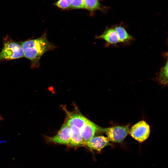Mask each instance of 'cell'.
I'll return each mask as SVG.
<instances>
[{
  "mask_svg": "<svg viewBox=\"0 0 168 168\" xmlns=\"http://www.w3.org/2000/svg\"><path fill=\"white\" fill-rule=\"evenodd\" d=\"M3 46L0 53V61H10L24 57L20 42L13 41L8 35L3 39Z\"/></svg>",
  "mask_w": 168,
  "mask_h": 168,
  "instance_id": "cell-2",
  "label": "cell"
},
{
  "mask_svg": "<svg viewBox=\"0 0 168 168\" xmlns=\"http://www.w3.org/2000/svg\"><path fill=\"white\" fill-rule=\"evenodd\" d=\"M96 39H101L105 42V46L108 47L110 45L117 46L119 43L118 34L113 26L107 27L103 32L100 35L95 36Z\"/></svg>",
  "mask_w": 168,
  "mask_h": 168,
  "instance_id": "cell-6",
  "label": "cell"
},
{
  "mask_svg": "<svg viewBox=\"0 0 168 168\" xmlns=\"http://www.w3.org/2000/svg\"><path fill=\"white\" fill-rule=\"evenodd\" d=\"M2 118V117H1V115H0V120H1Z\"/></svg>",
  "mask_w": 168,
  "mask_h": 168,
  "instance_id": "cell-16",
  "label": "cell"
},
{
  "mask_svg": "<svg viewBox=\"0 0 168 168\" xmlns=\"http://www.w3.org/2000/svg\"><path fill=\"white\" fill-rule=\"evenodd\" d=\"M150 132L149 126L144 120L140 121L134 125L129 131L130 135L140 142L146 140L149 137Z\"/></svg>",
  "mask_w": 168,
  "mask_h": 168,
  "instance_id": "cell-4",
  "label": "cell"
},
{
  "mask_svg": "<svg viewBox=\"0 0 168 168\" xmlns=\"http://www.w3.org/2000/svg\"><path fill=\"white\" fill-rule=\"evenodd\" d=\"M53 5L62 10H72L70 0H58Z\"/></svg>",
  "mask_w": 168,
  "mask_h": 168,
  "instance_id": "cell-14",
  "label": "cell"
},
{
  "mask_svg": "<svg viewBox=\"0 0 168 168\" xmlns=\"http://www.w3.org/2000/svg\"><path fill=\"white\" fill-rule=\"evenodd\" d=\"M110 145L108 138L102 136L94 137L85 142V145L91 149L98 151H100L105 147Z\"/></svg>",
  "mask_w": 168,
  "mask_h": 168,
  "instance_id": "cell-8",
  "label": "cell"
},
{
  "mask_svg": "<svg viewBox=\"0 0 168 168\" xmlns=\"http://www.w3.org/2000/svg\"><path fill=\"white\" fill-rule=\"evenodd\" d=\"M20 43L24 57L31 61L30 68L32 69L38 68L43 55L47 52L53 50L56 48L54 44L49 41L46 31L39 38L28 39Z\"/></svg>",
  "mask_w": 168,
  "mask_h": 168,
  "instance_id": "cell-1",
  "label": "cell"
},
{
  "mask_svg": "<svg viewBox=\"0 0 168 168\" xmlns=\"http://www.w3.org/2000/svg\"><path fill=\"white\" fill-rule=\"evenodd\" d=\"M72 9H84L83 0H70Z\"/></svg>",
  "mask_w": 168,
  "mask_h": 168,
  "instance_id": "cell-15",
  "label": "cell"
},
{
  "mask_svg": "<svg viewBox=\"0 0 168 168\" xmlns=\"http://www.w3.org/2000/svg\"><path fill=\"white\" fill-rule=\"evenodd\" d=\"M101 0H83L84 9L89 11L90 16H93L97 10H100L103 13H105L108 7L104 6L100 3Z\"/></svg>",
  "mask_w": 168,
  "mask_h": 168,
  "instance_id": "cell-11",
  "label": "cell"
},
{
  "mask_svg": "<svg viewBox=\"0 0 168 168\" xmlns=\"http://www.w3.org/2000/svg\"><path fill=\"white\" fill-rule=\"evenodd\" d=\"M69 126L71 130V138L69 145L75 147L85 146V142L81 135L80 129L73 125Z\"/></svg>",
  "mask_w": 168,
  "mask_h": 168,
  "instance_id": "cell-12",
  "label": "cell"
},
{
  "mask_svg": "<svg viewBox=\"0 0 168 168\" xmlns=\"http://www.w3.org/2000/svg\"><path fill=\"white\" fill-rule=\"evenodd\" d=\"M102 128L87 119L80 130L81 135L85 142L93 138L97 131H102Z\"/></svg>",
  "mask_w": 168,
  "mask_h": 168,
  "instance_id": "cell-7",
  "label": "cell"
},
{
  "mask_svg": "<svg viewBox=\"0 0 168 168\" xmlns=\"http://www.w3.org/2000/svg\"><path fill=\"white\" fill-rule=\"evenodd\" d=\"M49 142L69 145L71 138V130L69 126L64 122L57 134L51 137H47Z\"/></svg>",
  "mask_w": 168,
  "mask_h": 168,
  "instance_id": "cell-5",
  "label": "cell"
},
{
  "mask_svg": "<svg viewBox=\"0 0 168 168\" xmlns=\"http://www.w3.org/2000/svg\"><path fill=\"white\" fill-rule=\"evenodd\" d=\"M117 32L119 37V43L124 45H128L134 40V37L127 31L122 24L113 26Z\"/></svg>",
  "mask_w": 168,
  "mask_h": 168,
  "instance_id": "cell-9",
  "label": "cell"
},
{
  "mask_svg": "<svg viewBox=\"0 0 168 168\" xmlns=\"http://www.w3.org/2000/svg\"><path fill=\"white\" fill-rule=\"evenodd\" d=\"M66 111V117L65 122L68 126L73 125L80 129L87 119L81 113Z\"/></svg>",
  "mask_w": 168,
  "mask_h": 168,
  "instance_id": "cell-10",
  "label": "cell"
},
{
  "mask_svg": "<svg viewBox=\"0 0 168 168\" xmlns=\"http://www.w3.org/2000/svg\"><path fill=\"white\" fill-rule=\"evenodd\" d=\"M105 131L109 141L119 142L123 141L129 133L128 126H118L102 128Z\"/></svg>",
  "mask_w": 168,
  "mask_h": 168,
  "instance_id": "cell-3",
  "label": "cell"
},
{
  "mask_svg": "<svg viewBox=\"0 0 168 168\" xmlns=\"http://www.w3.org/2000/svg\"><path fill=\"white\" fill-rule=\"evenodd\" d=\"M166 61L164 65L160 69V72L157 73L156 79L161 84L164 85L168 83V57H166Z\"/></svg>",
  "mask_w": 168,
  "mask_h": 168,
  "instance_id": "cell-13",
  "label": "cell"
}]
</instances>
